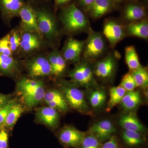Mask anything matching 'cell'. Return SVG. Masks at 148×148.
<instances>
[{"instance_id": "obj_36", "label": "cell", "mask_w": 148, "mask_h": 148, "mask_svg": "<svg viewBox=\"0 0 148 148\" xmlns=\"http://www.w3.org/2000/svg\"><path fill=\"white\" fill-rule=\"evenodd\" d=\"M101 148H121L119 140L115 135L102 143Z\"/></svg>"}, {"instance_id": "obj_14", "label": "cell", "mask_w": 148, "mask_h": 148, "mask_svg": "<svg viewBox=\"0 0 148 148\" xmlns=\"http://www.w3.org/2000/svg\"><path fill=\"white\" fill-rule=\"evenodd\" d=\"M117 54H110L95 64L94 73L102 79H108L113 75L116 66Z\"/></svg>"}, {"instance_id": "obj_12", "label": "cell", "mask_w": 148, "mask_h": 148, "mask_svg": "<svg viewBox=\"0 0 148 148\" xmlns=\"http://www.w3.org/2000/svg\"><path fill=\"white\" fill-rule=\"evenodd\" d=\"M85 133L73 127L66 126L60 131L58 138L65 148H79Z\"/></svg>"}, {"instance_id": "obj_21", "label": "cell", "mask_w": 148, "mask_h": 148, "mask_svg": "<svg viewBox=\"0 0 148 148\" xmlns=\"http://www.w3.org/2000/svg\"><path fill=\"white\" fill-rule=\"evenodd\" d=\"M47 57L52 69L53 75L58 77L64 73L66 70L67 61L61 52L56 49L49 53Z\"/></svg>"}, {"instance_id": "obj_41", "label": "cell", "mask_w": 148, "mask_h": 148, "mask_svg": "<svg viewBox=\"0 0 148 148\" xmlns=\"http://www.w3.org/2000/svg\"><path fill=\"white\" fill-rule=\"evenodd\" d=\"M50 1V0H26L27 1L33 5L41 4L45 2H48Z\"/></svg>"}, {"instance_id": "obj_7", "label": "cell", "mask_w": 148, "mask_h": 148, "mask_svg": "<svg viewBox=\"0 0 148 148\" xmlns=\"http://www.w3.org/2000/svg\"><path fill=\"white\" fill-rule=\"evenodd\" d=\"M28 74L33 78L53 75L52 69L47 57L36 55L31 57L25 63Z\"/></svg>"}, {"instance_id": "obj_38", "label": "cell", "mask_w": 148, "mask_h": 148, "mask_svg": "<svg viewBox=\"0 0 148 148\" xmlns=\"http://www.w3.org/2000/svg\"><path fill=\"white\" fill-rule=\"evenodd\" d=\"M8 135L4 130L0 131V148H8Z\"/></svg>"}, {"instance_id": "obj_5", "label": "cell", "mask_w": 148, "mask_h": 148, "mask_svg": "<svg viewBox=\"0 0 148 148\" xmlns=\"http://www.w3.org/2000/svg\"><path fill=\"white\" fill-rule=\"evenodd\" d=\"M106 48V41L103 35L92 30L85 42L83 52L85 60L88 61H95L104 53Z\"/></svg>"}, {"instance_id": "obj_2", "label": "cell", "mask_w": 148, "mask_h": 148, "mask_svg": "<svg viewBox=\"0 0 148 148\" xmlns=\"http://www.w3.org/2000/svg\"><path fill=\"white\" fill-rule=\"evenodd\" d=\"M17 89L24 103L29 108L37 106L44 100L45 94L42 81L23 77L18 82Z\"/></svg>"}, {"instance_id": "obj_23", "label": "cell", "mask_w": 148, "mask_h": 148, "mask_svg": "<svg viewBox=\"0 0 148 148\" xmlns=\"http://www.w3.org/2000/svg\"><path fill=\"white\" fill-rule=\"evenodd\" d=\"M18 62L14 56L0 54V73L13 76L18 73Z\"/></svg>"}, {"instance_id": "obj_28", "label": "cell", "mask_w": 148, "mask_h": 148, "mask_svg": "<svg viewBox=\"0 0 148 148\" xmlns=\"http://www.w3.org/2000/svg\"><path fill=\"white\" fill-rule=\"evenodd\" d=\"M130 72L134 77L137 87L146 88L148 87V73L146 68L141 66Z\"/></svg>"}, {"instance_id": "obj_37", "label": "cell", "mask_w": 148, "mask_h": 148, "mask_svg": "<svg viewBox=\"0 0 148 148\" xmlns=\"http://www.w3.org/2000/svg\"><path fill=\"white\" fill-rule=\"evenodd\" d=\"M95 0H77V6L83 11L86 12Z\"/></svg>"}, {"instance_id": "obj_34", "label": "cell", "mask_w": 148, "mask_h": 148, "mask_svg": "<svg viewBox=\"0 0 148 148\" xmlns=\"http://www.w3.org/2000/svg\"><path fill=\"white\" fill-rule=\"evenodd\" d=\"M16 103L14 99L10 100L5 104L0 107V127L4 125L6 117L14 105Z\"/></svg>"}, {"instance_id": "obj_15", "label": "cell", "mask_w": 148, "mask_h": 148, "mask_svg": "<svg viewBox=\"0 0 148 148\" xmlns=\"http://www.w3.org/2000/svg\"><path fill=\"white\" fill-rule=\"evenodd\" d=\"M88 131L103 143L115 135L116 130L110 121L106 119L92 125Z\"/></svg>"}, {"instance_id": "obj_3", "label": "cell", "mask_w": 148, "mask_h": 148, "mask_svg": "<svg viewBox=\"0 0 148 148\" xmlns=\"http://www.w3.org/2000/svg\"><path fill=\"white\" fill-rule=\"evenodd\" d=\"M33 6L36 14L40 34L44 38L49 40L57 38L58 28L54 14L50 9L41 4Z\"/></svg>"}, {"instance_id": "obj_31", "label": "cell", "mask_w": 148, "mask_h": 148, "mask_svg": "<svg viewBox=\"0 0 148 148\" xmlns=\"http://www.w3.org/2000/svg\"><path fill=\"white\" fill-rule=\"evenodd\" d=\"M11 50L14 56L19 53L21 40V30L13 29L8 34Z\"/></svg>"}, {"instance_id": "obj_19", "label": "cell", "mask_w": 148, "mask_h": 148, "mask_svg": "<svg viewBox=\"0 0 148 148\" xmlns=\"http://www.w3.org/2000/svg\"><path fill=\"white\" fill-rule=\"evenodd\" d=\"M119 123L123 130L145 133V127L134 113L128 112L123 114L120 118Z\"/></svg>"}, {"instance_id": "obj_18", "label": "cell", "mask_w": 148, "mask_h": 148, "mask_svg": "<svg viewBox=\"0 0 148 148\" xmlns=\"http://www.w3.org/2000/svg\"><path fill=\"white\" fill-rule=\"evenodd\" d=\"M132 1L126 5L122 12L125 20L132 22L145 18L147 14L146 9L144 5Z\"/></svg>"}, {"instance_id": "obj_13", "label": "cell", "mask_w": 148, "mask_h": 148, "mask_svg": "<svg viewBox=\"0 0 148 148\" xmlns=\"http://www.w3.org/2000/svg\"><path fill=\"white\" fill-rule=\"evenodd\" d=\"M26 0H0L1 17L6 24H10L13 18L18 17Z\"/></svg>"}, {"instance_id": "obj_16", "label": "cell", "mask_w": 148, "mask_h": 148, "mask_svg": "<svg viewBox=\"0 0 148 148\" xmlns=\"http://www.w3.org/2000/svg\"><path fill=\"white\" fill-rule=\"evenodd\" d=\"M44 100L49 106L59 112H67L69 105L60 90L51 89L45 92Z\"/></svg>"}, {"instance_id": "obj_42", "label": "cell", "mask_w": 148, "mask_h": 148, "mask_svg": "<svg viewBox=\"0 0 148 148\" xmlns=\"http://www.w3.org/2000/svg\"><path fill=\"white\" fill-rule=\"evenodd\" d=\"M112 1H113L114 3H115V4L116 5V4L121 2L123 0H112Z\"/></svg>"}, {"instance_id": "obj_11", "label": "cell", "mask_w": 148, "mask_h": 148, "mask_svg": "<svg viewBox=\"0 0 148 148\" xmlns=\"http://www.w3.org/2000/svg\"><path fill=\"white\" fill-rule=\"evenodd\" d=\"M18 17L21 18V30L40 34L36 11L30 3L26 1L20 10Z\"/></svg>"}, {"instance_id": "obj_9", "label": "cell", "mask_w": 148, "mask_h": 148, "mask_svg": "<svg viewBox=\"0 0 148 148\" xmlns=\"http://www.w3.org/2000/svg\"><path fill=\"white\" fill-rule=\"evenodd\" d=\"M84 44V41L69 38L65 42L61 53V55L66 61L77 64L80 61Z\"/></svg>"}, {"instance_id": "obj_40", "label": "cell", "mask_w": 148, "mask_h": 148, "mask_svg": "<svg viewBox=\"0 0 148 148\" xmlns=\"http://www.w3.org/2000/svg\"><path fill=\"white\" fill-rule=\"evenodd\" d=\"M10 100L8 95L0 93V107L5 104Z\"/></svg>"}, {"instance_id": "obj_1", "label": "cell", "mask_w": 148, "mask_h": 148, "mask_svg": "<svg viewBox=\"0 0 148 148\" xmlns=\"http://www.w3.org/2000/svg\"><path fill=\"white\" fill-rule=\"evenodd\" d=\"M59 18L64 30L68 34L89 33L92 31L87 17L75 2L61 9Z\"/></svg>"}, {"instance_id": "obj_25", "label": "cell", "mask_w": 148, "mask_h": 148, "mask_svg": "<svg viewBox=\"0 0 148 148\" xmlns=\"http://www.w3.org/2000/svg\"><path fill=\"white\" fill-rule=\"evenodd\" d=\"M141 102L140 92L137 90L126 91L121 102V107L125 110L136 108Z\"/></svg>"}, {"instance_id": "obj_32", "label": "cell", "mask_w": 148, "mask_h": 148, "mask_svg": "<svg viewBox=\"0 0 148 148\" xmlns=\"http://www.w3.org/2000/svg\"><path fill=\"white\" fill-rule=\"evenodd\" d=\"M102 143L95 136L88 131L86 132L79 148H101Z\"/></svg>"}, {"instance_id": "obj_22", "label": "cell", "mask_w": 148, "mask_h": 148, "mask_svg": "<svg viewBox=\"0 0 148 148\" xmlns=\"http://www.w3.org/2000/svg\"><path fill=\"white\" fill-rule=\"evenodd\" d=\"M125 32L130 36L147 39L148 23L145 18L139 21L130 22L125 29Z\"/></svg>"}, {"instance_id": "obj_43", "label": "cell", "mask_w": 148, "mask_h": 148, "mask_svg": "<svg viewBox=\"0 0 148 148\" xmlns=\"http://www.w3.org/2000/svg\"><path fill=\"white\" fill-rule=\"evenodd\" d=\"M127 1H130L132 2V1H137L138 0H127Z\"/></svg>"}, {"instance_id": "obj_17", "label": "cell", "mask_w": 148, "mask_h": 148, "mask_svg": "<svg viewBox=\"0 0 148 148\" xmlns=\"http://www.w3.org/2000/svg\"><path fill=\"white\" fill-rule=\"evenodd\" d=\"M37 119L48 127L55 128L58 126L59 116L58 111L49 107L40 108L36 112Z\"/></svg>"}, {"instance_id": "obj_8", "label": "cell", "mask_w": 148, "mask_h": 148, "mask_svg": "<svg viewBox=\"0 0 148 148\" xmlns=\"http://www.w3.org/2000/svg\"><path fill=\"white\" fill-rule=\"evenodd\" d=\"M21 32V40L19 53L24 56L34 54L44 45V38L37 32Z\"/></svg>"}, {"instance_id": "obj_27", "label": "cell", "mask_w": 148, "mask_h": 148, "mask_svg": "<svg viewBox=\"0 0 148 148\" xmlns=\"http://www.w3.org/2000/svg\"><path fill=\"white\" fill-rule=\"evenodd\" d=\"M125 60L130 71L138 69L141 66L137 51L133 46L125 48Z\"/></svg>"}, {"instance_id": "obj_29", "label": "cell", "mask_w": 148, "mask_h": 148, "mask_svg": "<svg viewBox=\"0 0 148 148\" xmlns=\"http://www.w3.org/2000/svg\"><path fill=\"white\" fill-rule=\"evenodd\" d=\"M24 108L21 104L15 103L8 113L4 125L8 127L13 126L24 112Z\"/></svg>"}, {"instance_id": "obj_4", "label": "cell", "mask_w": 148, "mask_h": 148, "mask_svg": "<svg viewBox=\"0 0 148 148\" xmlns=\"http://www.w3.org/2000/svg\"><path fill=\"white\" fill-rule=\"evenodd\" d=\"M59 86L60 91L69 106L81 114L91 115L90 108L81 90L68 83L61 84Z\"/></svg>"}, {"instance_id": "obj_26", "label": "cell", "mask_w": 148, "mask_h": 148, "mask_svg": "<svg viewBox=\"0 0 148 148\" xmlns=\"http://www.w3.org/2000/svg\"><path fill=\"white\" fill-rule=\"evenodd\" d=\"M126 92V90L120 85L111 88L106 111L110 112L115 106L120 103Z\"/></svg>"}, {"instance_id": "obj_24", "label": "cell", "mask_w": 148, "mask_h": 148, "mask_svg": "<svg viewBox=\"0 0 148 148\" xmlns=\"http://www.w3.org/2000/svg\"><path fill=\"white\" fill-rule=\"evenodd\" d=\"M121 137L124 143L131 147L140 146L145 143L146 140L145 134L126 130H123Z\"/></svg>"}, {"instance_id": "obj_10", "label": "cell", "mask_w": 148, "mask_h": 148, "mask_svg": "<svg viewBox=\"0 0 148 148\" xmlns=\"http://www.w3.org/2000/svg\"><path fill=\"white\" fill-rule=\"evenodd\" d=\"M103 35L112 47H114L125 36V29L118 21L114 19H109L104 23Z\"/></svg>"}, {"instance_id": "obj_33", "label": "cell", "mask_w": 148, "mask_h": 148, "mask_svg": "<svg viewBox=\"0 0 148 148\" xmlns=\"http://www.w3.org/2000/svg\"><path fill=\"white\" fill-rule=\"evenodd\" d=\"M120 85L123 87L126 91L135 90L137 87L134 77L130 72L123 76Z\"/></svg>"}, {"instance_id": "obj_6", "label": "cell", "mask_w": 148, "mask_h": 148, "mask_svg": "<svg viewBox=\"0 0 148 148\" xmlns=\"http://www.w3.org/2000/svg\"><path fill=\"white\" fill-rule=\"evenodd\" d=\"M93 71L88 61L85 60L80 61L69 73V76L76 84L86 88L96 85Z\"/></svg>"}, {"instance_id": "obj_30", "label": "cell", "mask_w": 148, "mask_h": 148, "mask_svg": "<svg viewBox=\"0 0 148 148\" xmlns=\"http://www.w3.org/2000/svg\"><path fill=\"white\" fill-rule=\"evenodd\" d=\"M106 98V92L104 90L96 89L90 92L89 97V103L93 108H99L105 103Z\"/></svg>"}, {"instance_id": "obj_39", "label": "cell", "mask_w": 148, "mask_h": 148, "mask_svg": "<svg viewBox=\"0 0 148 148\" xmlns=\"http://www.w3.org/2000/svg\"><path fill=\"white\" fill-rule=\"evenodd\" d=\"M74 0H54V5L55 8H64L65 7L71 4L72 3H74Z\"/></svg>"}, {"instance_id": "obj_20", "label": "cell", "mask_w": 148, "mask_h": 148, "mask_svg": "<svg viewBox=\"0 0 148 148\" xmlns=\"http://www.w3.org/2000/svg\"><path fill=\"white\" fill-rule=\"evenodd\" d=\"M112 0H95L86 12L94 18H101L115 6Z\"/></svg>"}, {"instance_id": "obj_35", "label": "cell", "mask_w": 148, "mask_h": 148, "mask_svg": "<svg viewBox=\"0 0 148 148\" xmlns=\"http://www.w3.org/2000/svg\"><path fill=\"white\" fill-rule=\"evenodd\" d=\"M0 54L10 56H14L9 42L8 34L0 39Z\"/></svg>"}]
</instances>
